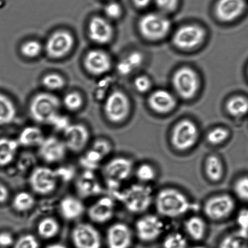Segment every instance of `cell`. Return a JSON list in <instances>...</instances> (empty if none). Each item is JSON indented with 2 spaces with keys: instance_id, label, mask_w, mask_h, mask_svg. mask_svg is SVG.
Returning <instances> with one entry per match:
<instances>
[{
  "instance_id": "cell-12",
  "label": "cell",
  "mask_w": 248,
  "mask_h": 248,
  "mask_svg": "<svg viewBox=\"0 0 248 248\" xmlns=\"http://www.w3.org/2000/svg\"><path fill=\"white\" fill-rule=\"evenodd\" d=\"M63 141L67 150L74 153L83 152L91 138L88 128L81 124H70L63 131Z\"/></svg>"
},
{
  "instance_id": "cell-43",
  "label": "cell",
  "mask_w": 248,
  "mask_h": 248,
  "mask_svg": "<svg viewBox=\"0 0 248 248\" xmlns=\"http://www.w3.org/2000/svg\"><path fill=\"white\" fill-rule=\"evenodd\" d=\"M83 103L81 95L77 92H71L65 95L64 98V104L70 110L75 111L81 108Z\"/></svg>"
},
{
  "instance_id": "cell-55",
  "label": "cell",
  "mask_w": 248,
  "mask_h": 248,
  "mask_svg": "<svg viewBox=\"0 0 248 248\" xmlns=\"http://www.w3.org/2000/svg\"><path fill=\"white\" fill-rule=\"evenodd\" d=\"M46 248H67L64 245L61 244H53L48 245Z\"/></svg>"
},
{
  "instance_id": "cell-52",
  "label": "cell",
  "mask_w": 248,
  "mask_h": 248,
  "mask_svg": "<svg viewBox=\"0 0 248 248\" xmlns=\"http://www.w3.org/2000/svg\"><path fill=\"white\" fill-rule=\"evenodd\" d=\"M117 69L119 73L123 75L130 74L134 70L125 58L118 63Z\"/></svg>"
},
{
  "instance_id": "cell-8",
  "label": "cell",
  "mask_w": 248,
  "mask_h": 248,
  "mask_svg": "<svg viewBox=\"0 0 248 248\" xmlns=\"http://www.w3.org/2000/svg\"><path fill=\"white\" fill-rule=\"evenodd\" d=\"M58 181L55 170L47 166L35 167L29 177L31 189L34 193L41 196L52 193L57 188Z\"/></svg>"
},
{
  "instance_id": "cell-15",
  "label": "cell",
  "mask_w": 248,
  "mask_h": 248,
  "mask_svg": "<svg viewBox=\"0 0 248 248\" xmlns=\"http://www.w3.org/2000/svg\"><path fill=\"white\" fill-rule=\"evenodd\" d=\"M74 45V38L71 33L65 31H57L48 39L46 51L48 57L53 59H60L67 55Z\"/></svg>"
},
{
  "instance_id": "cell-53",
  "label": "cell",
  "mask_w": 248,
  "mask_h": 248,
  "mask_svg": "<svg viewBox=\"0 0 248 248\" xmlns=\"http://www.w3.org/2000/svg\"><path fill=\"white\" fill-rule=\"evenodd\" d=\"M9 196L8 189L3 184H0V203H4L7 201Z\"/></svg>"
},
{
  "instance_id": "cell-2",
  "label": "cell",
  "mask_w": 248,
  "mask_h": 248,
  "mask_svg": "<svg viewBox=\"0 0 248 248\" xmlns=\"http://www.w3.org/2000/svg\"><path fill=\"white\" fill-rule=\"evenodd\" d=\"M116 198L129 213L142 215L154 203L155 194L150 185L138 182L121 190Z\"/></svg>"
},
{
  "instance_id": "cell-22",
  "label": "cell",
  "mask_w": 248,
  "mask_h": 248,
  "mask_svg": "<svg viewBox=\"0 0 248 248\" xmlns=\"http://www.w3.org/2000/svg\"><path fill=\"white\" fill-rule=\"evenodd\" d=\"M245 0H219L216 7V13L220 20L231 21L239 17L244 11Z\"/></svg>"
},
{
  "instance_id": "cell-13",
  "label": "cell",
  "mask_w": 248,
  "mask_h": 248,
  "mask_svg": "<svg viewBox=\"0 0 248 248\" xmlns=\"http://www.w3.org/2000/svg\"><path fill=\"white\" fill-rule=\"evenodd\" d=\"M172 82L177 93L184 99L193 98L198 91V75L188 67H183L177 70L174 75Z\"/></svg>"
},
{
  "instance_id": "cell-29",
  "label": "cell",
  "mask_w": 248,
  "mask_h": 248,
  "mask_svg": "<svg viewBox=\"0 0 248 248\" xmlns=\"http://www.w3.org/2000/svg\"><path fill=\"white\" fill-rule=\"evenodd\" d=\"M60 223L55 218L47 217L43 218L38 223L37 232L43 239L49 240L59 234Z\"/></svg>"
},
{
  "instance_id": "cell-25",
  "label": "cell",
  "mask_w": 248,
  "mask_h": 248,
  "mask_svg": "<svg viewBox=\"0 0 248 248\" xmlns=\"http://www.w3.org/2000/svg\"><path fill=\"white\" fill-rule=\"evenodd\" d=\"M149 104L153 110L160 113L170 112L176 106V100L169 92L159 90L152 94L149 98Z\"/></svg>"
},
{
  "instance_id": "cell-17",
  "label": "cell",
  "mask_w": 248,
  "mask_h": 248,
  "mask_svg": "<svg viewBox=\"0 0 248 248\" xmlns=\"http://www.w3.org/2000/svg\"><path fill=\"white\" fill-rule=\"evenodd\" d=\"M133 236V230L126 223H114L107 231V245L108 248H130Z\"/></svg>"
},
{
  "instance_id": "cell-32",
  "label": "cell",
  "mask_w": 248,
  "mask_h": 248,
  "mask_svg": "<svg viewBox=\"0 0 248 248\" xmlns=\"http://www.w3.org/2000/svg\"><path fill=\"white\" fill-rule=\"evenodd\" d=\"M134 173L140 183L150 185L155 181L157 176V170L154 165L148 162H143L138 165Z\"/></svg>"
},
{
  "instance_id": "cell-5",
  "label": "cell",
  "mask_w": 248,
  "mask_h": 248,
  "mask_svg": "<svg viewBox=\"0 0 248 248\" xmlns=\"http://www.w3.org/2000/svg\"><path fill=\"white\" fill-rule=\"evenodd\" d=\"M199 136V128L196 124L190 120H184L174 126L170 136V143L177 152H188L197 145Z\"/></svg>"
},
{
  "instance_id": "cell-48",
  "label": "cell",
  "mask_w": 248,
  "mask_h": 248,
  "mask_svg": "<svg viewBox=\"0 0 248 248\" xmlns=\"http://www.w3.org/2000/svg\"><path fill=\"white\" fill-rule=\"evenodd\" d=\"M157 6L162 11L170 12L176 9L178 0H155Z\"/></svg>"
},
{
  "instance_id": "cell-40",
  "label": "cell",
  "mask_w": 248,
  "mask_h": 248,
  "mask_svg": "<svg viewBox=\"0 0 248 248\" xmlns=\"http://www.w3.org/2000/svg\"><path fill=\"white\" fill-rule=\"evenodd\" d=\"M237 232L248 240V208H242L236 216Z\"/></svg>"
},
{
  "instance_id": "cell-50",
  "label": "cell",
  "mask_w": 248,
  "mask_h": 248,
  "mask_svg": "<svg viewBox=\"0 0 248 248\" xmlns=\"http://www.w3.org/2000/svg\"><path fill=\"white\" fill-rule=\"evenodd\" d=\"M135 85L136 89L139 92H145L150 89L151 82L148 77L140 76L137 78L135 81Z\"/></svg>"
},
{
  "instance_id": "cell-6",
  "label": "cell",
  "mask_w": 248,
  "mask_h": 248,
  "mask_svg": "<svg viewBox=\"0 0 248 248\" xmlns=\"http://www.w3.org/2000/svg\"><path fill=\"white\" fill-rule=\"evenodd\" d=\"M236 209L234 197L228 193L216 194L209 198L203 206L204 215L208 219L215 222L229 218Z\"/></svg>"
},
{
  "instance_id": "cell-45",
  "label": "cell",
  "mask_w": 248,
  "mask_h": 248,
  "mask_svg": "<svg viewBox=\"0 0 248 248\" xmlns=\"http://www.w3.org/2000/svg\"><path fill=\"white\" fill-rule=\"evenodd\" d=\"M58 180L62 181L69 182L74 178L75 174V170L74 167L65 166L58 168L55 170Z\"/></svg>"
},
{
  "instance_id": "cell-1",
  "label": "cell",
  "mask_w": 248,
  "mask_h": 248,
  "mask_svg": "<svg viewBox=\"0 0 248 248\" xmlns=\"http://www.w3.org/2000/svg\"><path fill=\"white\" fill-rule=\"evenodd\" d=\"M155 210L160 217L176 219L196 210V204L186 194L174 187H166L155 194Z\"/></svg>"
},
{
  "instance_id": "cell-49",
  "label": "cell",
  "mask_w": 248,
  "mask_h": 248,
  "mask_svg": "<svg viewBox=\"0 0 248 248\" xmlns=\"http://www.w3.org/2000/svg\"><path fill=\"white\" fill-rule=\"evenodd\" d=\"M125 59L130 64L133 70L138 69L139 67L142 64L143 62V56L140 53L138 52H134L131 53L130 55L125 58Z\"/></svg>"
},
{
  "instance_id": "cell-46",
  "label": "cell",
  "mask_w": 248,
  "mask_h": 248,
  "mask_svg": "<svg viewBox=\"0 0 248 248\" xmlns=\"http://www.w3.org/2000/svg\"><path fill=\"white\" fill-rule=\"evenodd\" d=\"M70 123L69 119L66 116H62L58 114L56 117L53 119L50 125H52L56 130L59 131H64Z\"/></svg>"
},
{
  "instance_id": "cell-19",
  "label": "cell",
  "mask_w": 248,
  "mask_h": 248,
  "mask_svg": "<svg viewBox=\"0 0 248 248\" xmlns=\"http://www.w3.org/2000/svg\"><path fill=\"white\" fill-rule=\"evenodd\" d=\"M75 189L80 198L87 199L103 193V186L94 171L84 170L77 177Z\"/></svg>"
},
{
  "instance_id": "cell-42",
  "label": "cell",
  "mask_w": 248,
  "mask_h": 248,
  "mask_svg": "<svg viewBox=\"0 0 248 248\" xmlns=\"http://www.w3.org/2000/svg\"><path fill=\"white\" fill-rule=\"evenodd\" d=\"M13 248H40V243L35 235L26 234L15 242Z\"/></svg>"
},
{
  "instance_id": "cell-35",
  "label": "cell",
  "mask_w": 248,
  "mask_h": 248,
  "mask_svg": "<svg viewBox=\"0 0 248 248\" xmlns=\"http://www.w3.org/2000/svg\"><path fill=\"white\" fill-rule=\"evenodd\" d=\"M218 248H248V240L237 232L225 235Z\"/></svg>"
},
{
  "instance_id": "cell-14",
  "label": "cell",
  "mask_w": 248,
  "mask_h": 248,
  "mask_svg": "<svg viewBox=\"0 0 248 248\" xmlns=\"http://www.w3.org/2000/svg\"><path fill=\"white\" fill-rule=\"evenodd\" d=\"M38 148L39 157L48 164L62 162L68 151L64 141L53 136L45 138Z\"/></svg>"
},
{
  "instance_id": "cell-9",
  "label": "cell",
  "mask_w": 248,
  "mask_h": 248,
  "mask_svg": "<svg viewBox=\"0 0 248 248\" xmlns=\"http://www.w3.org/2000/svg\"><path fill=\"white\" fill-rule=\"evenodd\" d=\"M140 29L145 38L158 40L164 38L169 32L171 24L169 19L157 14H148L140 22Z\"/></svg>"
},
{
  "instance_id": "cell-56",
  "label": "cell",
  "mask_w": 248,
  "mask_h": 248,
  "mask_svg": "<svg viewBox=\"0 0 248 248\" xmlns=\"http://www.w3.org/2000/svg\"><path fill=\"white\" fill-rule=\"evenodd\" d=\"M191 248H208L204 247V246H202V245H197V246H194V247H191Z\"/></svg>"
},
{
  "instance_id": "cell-28",
  "label": "cell",
  "mask_w": 248,
  "mask_h": 248,
  "mask_svg": "<svg viewBox=\"0 0 248 248\" xmlns=\"http://www.w3.org/2000/svg\"><path fill=\"white\" fill-rule=\"evenodd\" d=\"M19 147L17 140L0 138V166L5 167L11 164L16 157Z\"/></svg>"
},
{
  "instance_id": "cell-11",
  "label": "cell",
  "mask_w": 248,
  "mask_h": 248,
  "mask_svg": "<svg viewBox=\"0 0 248 248\" xmlns=\"http://www.w3.org/2000/svg\"><path fill=\"white\" fill-rule=\"evenodd\" d=\"M130 103L123 92L116 91L108 96L104 105L107 118L114 124L123 122L128 115Z\"/></svg>"
},
{
  "instance_id": "cell-7",
  "label": "cell",
  "mask_w": 248,
  "mask_h": 248,
  "mask_svg": "<svg viewBox=\"0 0 248 248\" xmlns=\"http://www.w3.org/2000/svg\"><path fill=\"white\" fill-rule=\"evenodd\" d=\"M165 230L164 220L159 215L143 214L135 223V232L140 241L151 243L162 236Z\"/></svg>"
},
{
  "instance_id": "cell-20",
  "label": "cell",
  "mask_w": 248,
  "mask_h": 248,
  "mask_svg": "<svg viewBox=\"0 0 248 248\" xmlns=\"http://www.w3.org/2000/svg\"><path fill=\"white\" fill-rule=\"evenodd\" d=\"M87 71L94 75H101L110 70L111 59L108 53L99 50L90 51L84 59Z\"/></svg>"
},
{
  "instance_id": "cell-37",
  "label": "cell",
  "mask_w": 248,
  "mask_h": 248,
  "mask_svg": "<svg viewBox=\"0 0 248 248\" xmlns=\"http://www.w3.org/2000/svg\"><path fill=\"white\" fill-rule=\"evenodd\" d=\"M162 246L163 248H188V240L182 233L172 232L165 236Z\"/></svg>"
},
{
  "instance_id": "cell-34",
  "label": "cell",
  "mask_w": 248,
  "mask_h": 248,
  "mask_svg": "<svg viewBox=\"0 0 248 248\" xmlns=\"http://www.w3.org/2000/svg\"><path fill=\"white\" fill-rule=\"evenodd\" d=\"M104 157L100 153L91 148L87 150L80 159V164L84 168V170L93 171L98 169Z\"/></svg>"
},
{
  "instance_id": "cell-39",
  "label": "cell",
  "mask_w": 248,
  "mask_h": 248,
  "mask_svg": "<svg viewBox=\"0 0 248 248\" xmlns=\"http://www.w3.org/2000/svg\"><path fill=\"white\" fill-rule=\"evenodd\" d=\"M42 50V46L37 41H27L22 45L21 52L24 57L33 58L38 57Z\"/></svg>"
},
{
  "instance_id": "cell-54",
  "label": "cell",
  "mask_w": 248,
  "mask_h": 248,
  "mask_svg": "<svg viewBox=\"0 0 248 248\" xmlns=\"http://www.w3.org/2000/svg\"><path fill=\"white\" fill-rule=\"evenodd\" d=\"M152 0H133L134 3L136 6L140 7V8H143L148 6L150 4Z\"/></svg>"
},
{
  "instance_id": "cell-23",
  "label": "cell",
  "mask_w": 248,
  "mask_h": 248,
  "mask_svg": "<svg viewBox=\"0 0 248 248\" xmlns=\"http://www.w3.org/2000/svg\"><path fill=\"white\" fill-rule=\"evenodd\" d=\"M58 210L61 216L64 220L74 221L78 219L84 215L86 208L81 199L67 196L60 201Z\"/></svg>"
},
{
  "instance_id": "cell-10",
  "label": "cell",
  "mask_w": 248,
  "mask_h": 248,
  "mask_svg": "<svg viewBox=\"0 0 248 248\" xmlns=\"http://www.w3.org/2000/svg\"><path fill=\"white\" fill-rule=\"evenodd\" d=\"M71 240L75 248H101L102 246L100 232L89 223L81 222L75 225Z\"/></svg>"
},
{
  "instance_id": "cell-36",
  "label": "cell",
  "mask_w": 248,
  "mask_h": 248,
  "mask_svg": "<svg viewBox=\"0 0 248 248\" xmlns=\"http://www.w3.org/2000/svg\"><path fill=\"white\" fill-rule=\"evenodd\" d=\"M230 137V131L227 128L218 126L212 129L206 135V141L213 146H218L227 142Z\"/></svg>"
},
{
  "instance_id": "cell-18",
  "label": "cell",
  "mask_w": 248,
  "mask_h": 248,
  "mask_svg": "<svg viewBox=\"0 0 248 248\" xmlns=\"http://www.w3.org/2000/svg\"><path fill=\"white\" fill-rule=\"evenodd\" d=\"M205 31L200 27L193 25L182 27L176 31L173 38L174 45L182 49H191L203 41Z\"/></svg>"
},
{
  "instance_id": "cell-4",
  "label": "cell",
  "mask_w": 248,
  "mask_h": 248,
  "mask_svg": "<svg viewBox=\"0 0 248 248\" xmlns=\"http://www.w3.org/2000/svg\"><path fill=\"white\" fill-rule=\"evenodd\" d=\"M60 101L57 96L47 93L36 95L30 104V114L36 122L50 124L59 114Z\"/></svg>"
},
{
  "instance_id": "cell-27",
  "label": "cell",
  "mask_w": 248,
  "mask_h": 248,
  "mask_svg": "<svg viewBox=\"0 0 248 248\" xmlns=\"http://www.w3.org/2000/svg\"><path fill=\"white\" fill-rule=\"evenodd\" d=\"M45 138L40 128L35 126H29L21 130L17 140L21 147H38Z\"/></svg>"
},
{
  "instance_id": "cell-21",
  "label": "cell",
  "mask_w": 248,
  "mask_h": 248,
  "mask_svg": "<svg viewBox=\"0 0 248 248\" xmlns=\"http://www.w3.org/2000/svg\"><path fill=\"white\" fill-rule=\"evenodd\" d=\"M89 35L90 38L94 43L99 45H106L112 39V26L102 17L94 16L89 23Z\"/></svg>"
},
{
  "instance_id": "cell-38",
  "label": "cell",
  "mask_w": 248,
  "mask_h": 248,
  "mask_svg": "<svg viewBox=\"0 0 248 248\" xmlns=\"http://www.w3.org/2000/svg\"><path fill=\"white\" fill-rule=\"evenodd\" d=\"M233 191L239 200L248 203V174H243L235 180Z\"/></svg>"
},
{
  "instance_id": "cell-16",
  "label": "cell",
  "mask_w": 248,
  "mask_h": 248,
  "mask_svg": "<svg viewBox=\"0 0 248 248\" xmlns=\"http://www.w3.org/2000/svg\"><path fill=\"white\" fill-rule=\"evenodd\" d=\"M115 207V199L110 196H103L89 206L87 216L93 223L105 224L112 219Z\"/></svg>"
},
{
  "instance_id": "cell-3",
  "label": "cell",
  "mask_w": 248,
  "mask_h": 248,
  "mask_svg": "<svg viewBox=\"0 0 248 248\" xmlns=\"http://www.w3.org/2000/svg\"><path fill=\"white\" fill-rule=\"evenodd\" d=\"M135 169L133 160L125 156L113 157L104 165V176L109 189L115 196L120 191L118 190L120 185L130 179Z\"/></svg>"
},
{
  "instance_id": "cell-24",
  "label": "cell",
  "mask_w": 248,
  "mask_h": 248,
  "mask_svg": "<svg viewBox=\"0 0 248 248\" xmlns=\"http://www.w3.org/2000/svg\"><path fill=\"white\" fill-rule=\"evenodd\" d=\"M184 228L191 240L200 242L205 237L208 227L205 218L198 215H192L185 220Z\"/></svg>"
},
{
  "instance_id": "cell-47",
  "label": "cell",
  "mask_w": 248,
  "mask_h": 248,
  "mask_svg": "<svg viewBox=\"0 0 248 248\" xmlns=\"http://www.w3.org/2000/svg\"><path fill=\"white\" fill-rule=\"evenodd\" d=\"M106 16L109 18L116 19L119 18L122 13V9L117 2H110L107 5L105 8Z\"/></svg>"
},
{
  "instance_id": "cell-26",
  "label": "cell",
  "mask_w": 248,
  "mask_h": 248,
  "mask_svg": "<svg viewBox=\"0 0 248 248\" xmlns=\"http://www.w3.org/2000/svg\"><path fill=\"white\" fill-rule=\"evenodd\" d=\"M225 171L223 160L218 155L212 154L206 157L204 163V171L209 181L214 183L222 181Z\"/></svg>"
},
{
  "instance_id": "cell-41",
  "label": "cell",
  "mask_w": 248,
  "mask_h": 248,
  "mask_svg": "<svg viewBox=\"0 0 248 248\" xmlns=\"http://www.w3.org/2000/svg\"><path fill=\"white\" fill-rule=\"evenodd\" d=\"M43 84L46 88L52 91L62 89L64 86V78L60 75L50 74L43 78Z\"/></svg>"
},
{
  "instance_id": "cell-51",
  "label": "cell",
  "mask_w": 248,
  "mask_h": 248,
  "mask_svg": "<svg viewBox=\"0 0 248 248\" xmlns=\"http://www.w3.org/2000/svg\"><path fill=\"white\" fill-rule=\"evenodd\" d=\"M14 238L11 233L8 232L0 233V247L8 248L14 245Z\"/></svg>"
},
{
  "instance_id": "cell-31",
  "label": "cell",
  "mask_w": 248,
  "mask_h": 248,
  "mask_svg": "<svg viewBox=\"0 0 248 248\" xmlns=\"http://www.w3.org/2000/svg\"><path fill=\"white\" fill-rule=\"evenodd\" d=\"M35 204V199L33 194L28 191H21L14 196L12 205L17 212H28L33 208Z\"/></svg>"
},
{
  "instance_id": "cell-44",
  "label": "cell",
  "mask_w": 248,
  "mask_h": 248,
  "mask_svg": "<svg viewBox=\"0 0 248 248\" xmlns=\"http://www.w3.org/2000/svg\"><path fill=\"white\" fill-rule=\"evenodd\" d=\"M91 148L100 153L105 159L112 152L113 145L110 140L100 138L94 140Z\"/></svg>"
},
{
  "instance_id": "cell-33",
  "label": "cell",
  "mask_w": 248,
  "mask_h": 248,
  "mask_svg": "<svg viewBox=\"0 0 248 248\" xmlns=\"http://www.w3.org/2000/svg\"><path fill=\"white\" fill-rule=\"evenodd\" d=\"M227 110L235 118H241L248 113V100L243 96H235L227 104Z\"/></svg>"
},
{
  "instance_id": "cell-30",
  "label": "cell",
  "mask_w": 248,
  "mask_h": 248,
  "mask_svg": "<svg viewBox=\"0 0 248 248\" xmlns=\"http://www.w3.org/2000/svg\"><path fill=\"white\" fill-rule=\"evenodd\" d=\"M16 106L8 97L0 94V125H8L16 117Z\"/></svg>"
}]
</instances>
